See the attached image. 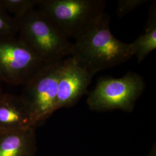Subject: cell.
<instances>
[{
    "mask_svg": "<svg viewBox=\"0 0 156 156\" xmlns=\"http://www.w3.org/2000/svg\"><path fill=\"white\" fill-rule=\"evenodd\" d=\"M71 56L94 76L128 61L134 56V50L131 43L122 42L113 35L110 17L104 13L75 39Z\"/></svg>",
    "mask_w": 156,
    "mask_h": 156,
    "instance_id": "1",
    "label": "cell"
},
{
    "mask_svg": "<svg viewBox=\"0 0 156 156\" xmlns=\"http://www.w3.org/2000/svg\"><path fill=\"white\" fill-rule=\"evenodd\" d=\"M19 39L49 64L71 56L73 43L45 13L34 9L17 20Z\"/></svg>",
    "mask_w": 156,
    "mask_h": 156,
    "instance_id": "2",
    "label": "cell"
},
{
    "mask_svg": "<svg viewBox=\"0 0 156 156\" xmlns=\"http://www.w3.org/2000/svg\"><path fill=\"white\" fill-rule=\"evenodd\" d=\"M104 0H39L38 7L68 39H76L105 12Z\"/></svg>",
    "mask_w": 156,
    "mask_h": 156,
    "instance_id": "3",
    "label": "cell"
},
{
    "mask_svg": "<svg viewBox=\"0 0 156 156\" xmlns=\"http://www.w3.org/2000/svg\"><path fill=\"white\" fill-rule=\"evenodd\" d=\"M145 87L143 78L134 72L129 71L122 78H101L88 95L87 104L93 111L131 112Z\"/></svg>",
    "mask_w": 156,
    "mask_h": 156,
    "instance_id": "4",
    "label": "cell"
},
{
    "mask_svg": "<svg viewBox=\"0 0 156 156\" xmlns=\"http://www.w3.org/2000/svg\"><path fill=\"white\" fill-rule=\"evenodd\" d=\"M62 60L45 66L24 85L20 95L31 112L35 128L56 111L57 84Z\"/></svg>",
    "mask_w": 156,
    "mask_h": 156,
    "instance_id": "5",
    "label": "cell"
},
{
    "mask_svg": "<svg viewBox=\"0 0 156 156\" xmlns=\"http://www.w3.org/2000/svg\"><path fill=\"white\" fill-rule=\"evenodd\" d=\"M46 65L19 38L0 41V83L24 86Z\"/></svg>",
    "mask_w": 156,
    "mask_h": 156,
    "instance_id": "6",
    "label": "cell"
},
{
    "mask_svg": "<svg viewBox=\"0 0 156 156\" xmlns=\"http://www.w3.org/2000/svg\"><path fill=\"white\" fill-rule=\"evenodd\" d=\"M93 76L73 56L64 59L57 84L56 111L75 105L87 93Z\"/></svg>",
    "mask_w": 156,
    "mask_h": 156,
    "instance_id": "7",
    "label": "cell"
},
{
    "mask_svg": "<svg viewBox=\"0 0 156 156\" xmlns=\"http://www.w3.org/2000/svg\"><path fill=\"white\" fill-rule=\"evenodd\" d=\"M34 128L31 112L21 95L0 94V132Z\"/></svg>",
    "mask_w": 156,
    "mask_h": 156,
    "instance_id": "8",
    "label": "cell"
},
{
    "mask_svg": "<svg viewBox=\"0 0 156 156\" xmlns=\"http://www.w3.org/2000/svg\"><path fill=\"white\" fill-rule=\"evenodd\" d=\"M35 129L0 132V156H35Z\"/></svg>",
    "mask_w": 156,
    "mask_h": 156,
    "instance_id": "9",
    "label": "cell"
},
{
    "mask_svg": "<svg viewBox=\"0 0 156 156\" xmlns=\"http://www.w3.org/2000/svg\"><path fill=\"white\" fill-rule=\"evenodd\" d=\"M151 7L145 33L140 35L131 43L134 48V56H136L138 63L143 62L156 49V3H152Z\"/></svg>",
    "mask_w": 156,
    "mask_h": 156,
    "instance_id": "10",
    "label": "cell"
},
{
    "mask_svg": "<svg viewBox=\"0 0 156 156\" xmlns=\"http://www.w3.org/2000/svg\"><path fill=\"white\" fill-rule=\"evenodd\" d=\"M39 0H0V8L19 20L38 6Z\"/></svg>",
    "mask_w": 156,
    "mask_h": 156,
    "instance_id": "11",
    "label": "cell"
},
{
    "mask_svg": "<svg viewBox=\"0 0 156 156\" xmlns=\"http://www.w3.org/2000/svg\"><path fill=\"white\" fill-rule=\"evenodd\" d=\"M18 30V20L0 8V41L15 38Z\"/></svg>",
    "mask_w": 156,
    "mask_h": 156,
    "instance_id": "12",
    "label": "cell"
},
{
    "mask_svg": "<svg viewBox=\"0 0 156 156\" xmlns=\"http://www.w3.org/2000/svg\"><path fill=\"white\" fill-rule=\"evenodd\" d=\"M149 1V0H119L117 2L116 15L119 18H122Z\"/></svg>",
    "mask_w": 156,
    "mask_h": 156,
    "instance_id": "13",
    "label": "cell"
},
{
    "mask_svg": "<svg viewBox=\"0 0 156 156\" xmlns=\"http://www.w3.org/2000/svg\"><path fill=\"white\" fill-rule=\"evenodd\" d=\"M148 156H156V150H155V149H154V150L151 151L150 154Z\"/></svg>",
    "mask_w": 156,
    "mask_h": 156,
    "instance_id": "14",
    "label": "cell"
},
{
    "mask_svg": "<svg viewBox=\"0 0 156 156\" xmlns=\"http://www.w3.org/2000/svg\"><path fill=\"white\" fill-rule=\"evenodd\" d=\"M2 89H1V86H0V94L2 93Z\"/></svg>",
    "mask_w": 156,
    "mask_h": 156,
    "instance_id": "15",
    "label": "cell"
}]
</instances>
